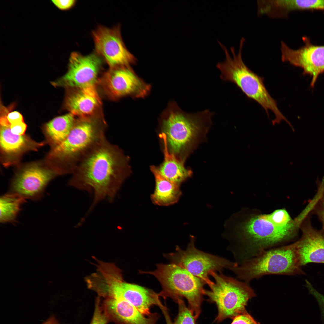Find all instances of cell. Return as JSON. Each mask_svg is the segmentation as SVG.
Masks as SVG:
<instances>
[{"instance_id":"cell-17","label":"cell","mask_w":324,"mask_h":324,"mask_svg":"<svg viewBox=\"0 0 324 324\" xmlns=\"http://www.w3.org/2000/svg\"><path fill=\"white\" fill-rule=\"evenodd\" d=\"M65 109L77 118L101 116L98 113L101 102L96 86L67 89Z\"/></svg>"},{"instance_id":"cell-31","label":"cell","mask_w":324,"mask_h":324,"mask_svg":"<svg viewBox=\"0 0 324 324\" xmlns=\"http://www.w3.org/2000/svg\"><path fill=\"white\" fill-rule=\"evenodd\" d=\"M315 206L316 212L322 221L324 230V192Z\"/></svg>"},{"instance_id":"cell-33","label":"cell","mask_w":324,"mask_h":324,"mask_svg":"<svg viewBox=\"0 0 324 324\" xmlns=\"http://www.w3.org/2000/svg\"><path fill=\"white\" fill-rule=\"evenodd\" d=\"M7 119L11 124L17 122L23 121L22 115L16 111L9 112L6 116Z\"/></svg>"},{"instance_id":"cell-1","label":"cell","mask_w":324,"mask_h":324,"mask_svg":"<svg viewBox=\"0 0 324 324\" xmlns=\"http://www.w3.org/2000/svg\"><path fill=\"white\" fill-rule=\"evenodd\" d=\"M130 171L128 157L105 137L78 163L72 173L69 184L79 190L93 192L90 212L102 200L112 201Z\"/></svg>"},{"instance_id":"cell-22","label":"cell","mask_w":324,"mask_h":324,"mask_svg":"<svg viewBox=\"0 0 324 324\" xmlns=\"http://www.w3.org/2000/svg\"><path fill=\"white\" fill-rule=\"evenodd\" d=\"M76 118L72 114L69 113L56 117L46 124L44 127L45 134L54 147L66 138Z\"/></svg>"},{"instance_id":"cell-13","label":"cell","mask_w":324,"mask_h":324,"mask_svg":"<svg viewBox=\"0 0 324 324\" xmlns=\"http://www.w3.org/2000/svg\"><path fill=\"white\" fill-rule=\"evenodd\" d=\"M303 40L304 45L296 50L281 41V58L283 62L302 68L303 74L310 75V86L313 87L319 75L324 72V46L314 45L306 37H303Z\"/></svg>"},{"instance_id":"cell-2","label":"cell","mask_w":324,"mask_h":324,"mask_svg":"<svg viewBox=\"0 0 324 324\" xmlns=\"http://www.w3.org/2000/svg\"><path fill=\"white\" fill-rule=\"evenodd\" d=\"M300 226L295 220L290 225L280 227L273 224L266 214L253 216L237 228L230 241L228 249L240 265L261 251L281 245L296 235Z\"/></svg>"},{"instance_id":"cell-19","label":"cell","mask_w":324,"mask_h":324,"mask_svg":"<svg viewBox=\"0 0 324 324\" xmlns=\"http://www.w3.org/2000/svg\"><path fill=\"white\" fill-rule=\"evenodd\" d=\"M0 124L1 147L3 152L8 155H17L28 150L36 149L42 145L32 141L24 135L13 134L6 115H2L1 117Z\"/></svg>"},{"instance_id":"cell-20","label":"cell","mask_w":324,"mask_h":324,"mask_svg":"<svg viewBox=\"0 0 324 324\" xmlns=\"http://www.w3.org/2000/svg\"><path fill=\"white\" fill-rule=\"evenodd\" d=\"M159 136L163 143L164 160L160 165L156 166V168L164 177L180 185L191 176L192 172L185 168L184 162L169 151L165 134L161 133Z\"/></svg>"},{"instance_id":"cell-15","label":"cell","mask_w":324,"mask_h":324,"mask_svg":"<svg viewBox=\"0 0 324 324\" xmlns=\"http://www.w3.org/2000/svg\"><path fill=\"white\" fill-rule=\"evenodd\" d=\"M110 295L120 297L134 306L146 316H152L150 308L155 305L160 308L164 306L159 298L160 296L153 291L140 285L126 283L122 276L115 278L108 288Z\"/></svg>"},{"instance_id":"cell-24","label":"cell","mask_w":324,"mask_h":324,"mask_svg":"<svg viewBox=\"0 0 324 324\" xmlns=\"http://www.w3.org/2000/svg\"><path fill=\"white\" fill-rule=\"evenodd\" d=\"M174 301L178 304V312L174 324H195L196 320L192 312L182 298H177Z\"/></svg>"},{"instance_id":"cell-27","label":"cell","mask_w":324,"mask_h":324,"mask_svg":"<svg viewBox=\"0 0 324 324\" xmlns=\"http://www.w3.org/2000/svg\"><path fill=\"white\" fill-rule=\"evenodd\" d=\"M109 322L102 307L101 299L98 296L96 298L94 311L90 324H107Z\"/></svg>"},{"instance_id":"cell-34","label":"cell","mask_w":324,"mask_h":324,"mask_svg":"<svg viewBox=\"0 0 324 324\" xmlns=\"http://www.w3.org/2000/svg\"><path fill=\"white\" fill-rule=\"evenodd\" d=\"M42 324H59V323L55 316L52 315Z\"/></svg>"},{"instance_id":"cell-32","label":"cell","mask_w":324,"mask_h":324,"mask_svg":"<svg viewBox=\"0 0 324 324\" xmlns=\"http://www.w3.org/2000/svg\"><path fill=\"white\" fill-rule=\"evenodd\" d=\"M74 0H54L53 3L59 9L62 10H67L73 7L76 3Z\"/></svg>"},{"instance_id":"cell-7","label":"cell","mask_w":324,"mask_h":324,"mask_svg":"<svg viewBox=\"0 0 324 324\" xmlns=\"http://www.w3.org/2000/svg\"><path fill=\"white\" fill-rule=\"evenodd\" d=\"M151 272H141L154 276L159 281L162 290L160 296L170 297L173 301L184 298L196 320L201 312V305L205 295L204 286L206 283L183 268L176 264H160Z\"/></svg>"},{"instance_id":"cell-30","label":"cell","mask_w":324,"mask_h":324,"mask_svg":"<svg viewBox=\"0 0 324 324\" xmlns=\"http://www.w3.org/2000/svg\"><path fill=\"white\" fill-rule=\"evenodd\" d=\"M26 127V125L24 121L15 123L10 125V130L12 133L18 135H24Z\"/></svg>"},{"instance_id":"cell-25","label":"cell","mask_w":324,"mask_h":324,"mask_svg":"<svg viewBox=\"0 0 324 324\" xmlns=\"http://www.w3.org/2000/svg\"><path fill=\"white\" fill-rule=\"evenodd\" d=\"M268 219L275 225L284 227L293 223L288 212L284 209L276 210L272 213L266 214Z\"/></svg>"},{"instance_id":"cell-10","label":"cell","mask_w":324,"mask_h":324,"mask_svg":"<svg viewBox=\"0 0 324 324\" xmlns=\"http://www.w3.org/2000/svg\"><path fill=\"white\" fill-rule=\"evenodd\" d=\"M99 82L105 93L113 99L128 96L143 98L151 88L150 86L138 76L129 65L110 68Z\"/></svg>"},{"instance_id":"cell-4","label":"cell","mask_w":324,"mask_h":324,"mask_svg":"<svg viewBox=\"0 0 324 324\" xmlns=\"http://www.w3.org/2000/svg\"><path fill=\"white\" fill-rule=\"evenodd\" d=\"M218 42L225 56L224 61L218 62L216 65L220 71L221 79L236 84L248 98L254 100L262 106L269 117L268 111H272L275 116V118L272 121L273 125L280 124L283 121L290 125V123L280 111L276 101L267 91L264 83L263 78L251 70L244 62L242 52L245 38L242 37L241 39L237 53L235 48L231 47L232 57L230 56L226 47L219 41Z\"/></svg>"},{"instance_id":"cell-3","label":"cell","mask_w":324,"mask_h":324,"mask_svg":"<svg viewBox=\"0 0 324 324\" xmlns=\"http://www.w3.org/2000/svg\"><path fill=\"white\" fill-rule=\"evenodd\" d=\"M214 114L208 110L186 112L175 102L171 103L161 120V132L165 135L169 151L184 162L204 138Z\"/></svg>"},{"instance_id":"cell-16","label":"cell","mask_w":324,"mask_h":324,"mask_svg":"<svg viewBox=\"0 0 324 324\" xmlns=\"http://www.w3.org/2000/svg\"><path fill=\"white\" fill-rule=\"evenodd\" d=\"M101 304L110 320L116 324H156L158 315L146 316L124 299L110 296L104 298Z\"/></svg>"},{"instance_id":"cell-28","label":"cell","mask_w":324,"mask_h":324,"mask_svg":"<svg viewBox=\"0 0 324 324\" xmlns=\"http://www.w3.org/2000/svg\"><path fill=\"white\" fill-rule=\"evenodd\" d=\"M306 286L309 292L316 300L320 307L324 318V295L318 291L308 280H306Z\"/></svg>"},{"instance_id":"cell-14","label":"cell","mask_w":324,"mask_h":324,"mask_svg":"<svg viewBox=\"0 0 324 324\" xmlns=\"http://www.w3.org/2000/svg\"><path fill=\"white\" fill-rule=\"evenodd\" d=\"M54 170L37 164L28 166L19 172L13 179L11 192L17 194L25 199H40L48 183L58 174Z\"/></svg>"},{"instance_id":"cell-5","label":"cell","mask_w":324,"mask_h":324,"mask_svg":"<svg viewBox=\"0 0 324 324\" xmlns=\"http://www.w3.org/2000/svg\"><path fill=\"white\" fill-rule=\"evenodd\" d=\"M106 127L102 116L77 117L67 137L53 147L48 158L58 163L62 174L72 173L85 155L106 137Z\"/></svg>"},{"instance_id":"cell-8","label":"cell","mask_w":324,"mask_h":324,"mask_svg":"<svg viewBox=\"0 0 324 324\" xmlns=\"http://www.w3.org/2000/svg\"><path fill=\"white\" fill-rule=\"evenodd\" d=\"M215 282L205 290L208 300L215 303L218 313L215 321L221 322L226 319H233L246 313L245 307L248 300L256 295L249 283L241 281L221 273L213 272L211 275Z\"/></svg>"},{"instance_id":"cell-26","label":"cell","mask_w":324,"mask_h":324,"mask_svg":"<svg viewBox=\"0 0 324 324\" xmlns=\"http://www.w3.org/2000/svg\"><path fill=\"white\" fill-rule=\"evenodd\" d=\"M294 10H324V0H292Z\"/></svg>"},{"instance_id":"cell-9","label":"cell","mask_w":324,"mask_h":324,"mask_svg":"<svg viewBox=\"0 0 324 324\" xmlns=\"http://www.w3.org/2000/svg\"><path fill=\"white\" fill-rule=\"evenodd\" d=\"M195 241L194 237L190 236L185 250L177 246L175 252L166 255V257L172 263L185 268L209 286L214 283L209 277L212 272L221 273L224 269H229L237 265L235 262L198 249L195 247Z\"/></svg>"},{"instance_id":"cell-29","label":"cell","mask_w":324,"mask_h":324,"mask_svg":"<svg viewBox=\"0 0 324 324\" xmlns=\"http://www.w3.org/2000/svg\"><path fill=\"white\" fill-rule=\"evenodd\" d=\"M231 324H258L247 312L235 317Z\"/></svg>"},{"instance_id":"cell-23","label":"cell","mask_w":324,"mask_h":324,"mask_svg":"<svg viewBox=\"0 0 324 324\" xmlns=\"http://www.w3.org/2000/svg\"><path fill=\"white\" fill-rule=\"evenodd\" d=\"M26 199L12 192L4 194L0 199L1 223H14Z\"/></svg>"},{"instance_id":"cell-21","label":"cell","mask_w":324,"mask_h":324,"mask_svg":"<svg viewBox=\"0 0 324 324\" xmlns=\"http://www.w3.org/2000/svg\"><path fill=\"white\" fill-rule=\"evenodd\" d=\"M150 169L155 182L154 190L151 196L153 203L160 206H168L177 202L182 195L180 185L162 176L156 166H151Z\"/></svg>"},{"instance_id":"cell-11","label":"cell","mask_w":324,"mask_h":324,"mask_svg":"<svg viewBox=\"0 0 324 324\" xmlns=\"http://www.w3.org/2000/svg\"><path fill=\"white\" fill-rule=\"evenodd\" d=\"M102 64L101 57L96 52L84 56L73 52L67 72L52 84L67 89L96 86Z\"/></svg>"},{"instance_id":"cell-35","label":"cell","mask_w":324,"mask_h":324,"mask_svg":"<svg viewBox=\"0 0 324 324\" xmlns=\"http://www.w3.org/2000/svg\"><path fill=\"white\" fill-rule=\"evenodd\" d=\"M166 324H174L172 322L168 310H166L163 312Z\"/></svg>"},{"instance_id":"cell-12","label":"cell","mask_w":324,"mask_h":324,"mask_svg":"<svg viewBox=\"0 0 324 324\" xmlns=\"http://www.w3.org/2000/svg\"><path fill=\"white\" fill-rule=\"evenodd\" d=\"M92 36L95 52L110 68L129 65L135 62L136 58L123 42L119 26L112 28L99 26L93 32Z\"/></svg>"},{"instance_id":"cell-18","label":"cell","mask_w":324,"mask_h":324,"mask_svg":"<svg viewBox=\"0 0 324 324\" xmlns=\"http://www.w3.org/2000/svg\"><path fill=\"white\" fill-rule=\"evenodd\" d=\"M302 230V237L295 242L301 266L324 263V230H317L308 222Z\"/></svg>"},{"instance_id":"cell-6","label":"cell","mask_w":324,"mask_h":324,"mask_svg":"<svg viewBox=\"0 0 324 324\" xmlns=\"http://www.w3.org/2000/svg\"><path fill=\"white\" fill-rule=\"evenodd\" d=\"M295 242L264 250L255 256L229 269L237 278L249 283L268 274L294 275L304 274Z\"/></svg>"}]
</instances>
